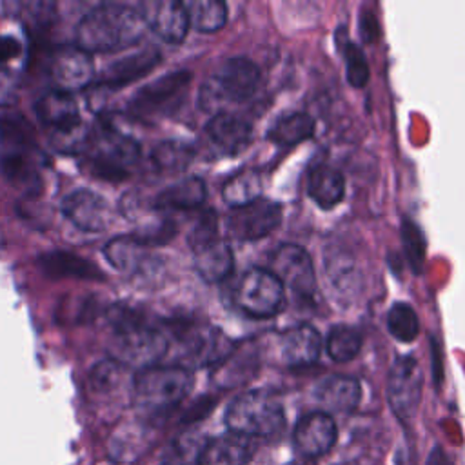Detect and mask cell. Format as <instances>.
Masks as SVG:
<instances>
[{"instance_id": "39", "label": "cell", "mask_w": 465, "mask_h": 465, "mask_svg": "<svg viewBox=\"0 0 465 465\" xmlns=\"http://www.w3.org/2000/svg\"><path fill=\"white\" fill-rule=\"evenodd\" d=\"M329 272H331V280H332L336 289L343 291L349 285L354 287V278L352 276H356V269H354L352 263H349V262L341 263V260H334L329 265Z\"/></svg>"}, {"instance_id": "6", "label": "cell", "mask_w": 465, "mask_h": 465, "mask_svg": "<svg viewBox=\"0 0 465 465\" xmlns=\"http://www.w3.org/2000/svg\"><path fill=\"white\" fill-rule=\"evenodd\" d=\"M87 145L89 154L85 169L105 182H124L129 178V169L140 158V145L134 138L125 136L109 124H102L91 136Z\"/></svg>"}, {"instance_id": "42", "label": "cell", "mask_w": 465, "mask_h": 465, "mask_svg": "<svg viewBox=\"0 0 465 465\" xmlns=\"http://www.w3.org/2000/svg\"><path fill=\"white\" fill-rule=\"evenodd\" d=\"M427 465H452V461H450V458L447 456V452L441 447H434L429 452Z\"/></svg>"}, {"instance_id": "37", "label": "cell", "mask_w": 465, "mask_h": 465, "mask_svg": "<svg viewBox=\"0 0 465 465\" xmlns=\"http://www.w3.org/2000/svg\"><path fill=\"white\" fill-rule=\"evenodd\" d=\"M343 56H345V71H347L349 84L352 87H363L369 80V64L365 60V54L356 44L347 42Z\"/></svg>"}, {"instance_id": "14", "label": "cell", "mask_w": 465, "mask_h": 465, "mask_svg": "<svg viewBox=\"0 0 465 465\" xmlns=\"http://www.w3.org/2000/svg\"><path fill=\"white\" fill-rule=\"evenodd\" d=\"M49 73L54 89L73 94L74 91H80L93 82L94 64L89 53L71 44L62 45L53 53Z\"/></svg>"}, {"instance_id": "34", "label": "cell", "mask_w": 465, "mask_h": 465, "mask_svg": "<svg viewBox=\"0 0 465 465\" xmlns=\"http://www.w3.org/2000/svg\"><path fill=\"white\" fill-rule=\"evenodd\" d=\"M207 438L198 430L182 432L169 447L163 465H200Z\"/></svg>"}, {"instance_id": "7", "label": "cell", "mask_w": 465, "mask_h": 465, "mask_svg": "<svg viewBox=\"0 0 465 465\" xmlns=\"http://www.w3.org/2000/svg\"><path fill=\"white\" fill-rule=\"evenodd\" d=\"M187 242L194 256V267L205 282H222L231 274L234 265L232 251L220 234L214 211H207L198 218Z\"/></svg>"}, {"instance_id": "38", "label": "cell", "mask_w": 465, "mask_h": 465, "mask_svg": "<svg viewBox=\"0 0 465 465\" xmlns=\"http://www.w3.org/2000/svg\"><path fill=\"white\" fill-rule=\"evenodd\" d=\"M401 234H403L405 252H407L412 267L420 269V265L423 263V256H425V240L421 236V231L414 223L405 222Z\"/></svg>"}, {"instance_id": "35", "label": "cell", "mask_w": 465, "mask_h": 465, "mask_svg": "<svg viewBox=\"0 0 465 465\" xmlns=\"http://www.w3.org/2000/svg\"><path fill=\"white\" fill-rule=\"evenodd\" d=\"M325 349L334 361H351L361 349V334L351 325H336L327 334Z\"/></svg>"}, {"instance_id": "5", "label": "cell", "mask_w": 465, "mask_h": 465, "mask_svg": "<svg viewBox=\"0 0 465 465\" xmlns=\"http://www.w3.org/2000/svg\"><path fill=\"white\" fill-rule=\"evenodd\" d=\"M231 432L245 438H271L285 425L282 401L267 391H247L238 394L225 411Z\"/></svg>"}, {"instance_id": "25", "label": "cell", "mask_w": 465, "mask_h": 465, "mask_svg": "<svg viewBox=\"0 0 465 465\" xmlns=\"http://www.w3.org/2000/svg\"><path fill=\"white\" fill-rule=\"evenodd\" d=\"M314 398L322 405L323 412H352L361 398V385L351 376H329L323 378L316 389Z\"/></svg>"}, {"instance_id": "24", "label": "cell", "mask_w": 465, "mask_h": 465, "mask_svg": "<svg viewBox=\"0 0 465 465\" xmlns=\"http://www.w3.org/2000/svg\"><path fill=\"white\" fill-rule=\"evenodd\" d=\"M254 452V440L229 430L227 434L207 440L200 465H247Z\"/></svg>"}, {"instance_id": "32", "label": "cell", "mask_w": 465, "mask_h": 465, "mask_svg": "<svg viewBox=\"0 0 465 465\" xmlns=\"http://www.w3.org/2000/svg\"><path fill=\"white\" fill-rule=\"evenodd\" d=\"M223 200L232 207L247 205L262 196V178L254 171H242L231 176L222 187Z\"/></svg>"}, {"instance_id": "1", "label": "cell", "mask_w": 465, "mask_h": 465, "mask_svg": "<svg viewBox=\"0 0 465 465\" xmlns=\"http://www.w3.org/2000/svg\"><path fill=\"white\" fill-rule=\"evenodd\" d=\"M109 358L127 369H147L158 365L169 349L165 329L156 325L147 314L131 305H113L107 309Z\"/></svg>"}, {"instance_id": "20", "label": "cell", "mask_w": 465, "mask_h": 465, "mask_svg": "<svg viewBox=\"0 0 465 465\" xmlns=\"http://www.w3.org/2000/svg\"><path fill=\"white\" fill-rule=\"evenodd\" d=\"M35 145H4L0 154V171L4 178L27 194H36L42 187L38 167L31 154Z\"/></svg>"}, {"instance_id": "8", "label": "cell", "mask_w": 465, "mask_h": 465, "mask_svg": "<svg viewBox=\"0 0 465 465\" xmlns=\"http://www.w3.org/2000/svg\"><path fill=\"white\" fill-rule=\"evenodd\" d=\"M260 84V69L245 56L225 60L220 69L202 84L200 105L205 111H216L222 102H242L254 94Z\"/></svg>"}, {"instance_id": "43", "label": "cell", "mask_w": 465, "mask_h": 465, "mask_svg": "<svg viewBox=\"0 0 465 465\" xmlns=\"http://www.w3.org/2000/svg\"><path fill=\"white\" fill-rule=\"evenodd\" d=\"M289 465H298V463H289Z\"/></svg>"}, {"instance_id": "40", "label": "cell", "mask_w": 465, "mask_h": 465, "mask_svg": "<svg viewBox=\"0 0 465 465\" xmlns=\"http://www.w3.org/2000/svg\"><path fill=\"white\" fill-rule=\"evenodd\" d=\"M18 96V87H16V78L15 74L0 65V105H11L16 102Z\"/></svg>"}, {"instance_id": "12", "label": "cell", "mask_w": 465, "mask_h": 465, "mask_svg": "<svg viewBox=\"0 0 465 465\" xmlns=\"http://www.w3.org/2000/svg\"><path fill=\"white\" fill-rule=\"evenodd\" d=\"M269 271L280 280L283 289L311 300L316 294V276L309 252L294 243H283L269 258Z\"/></svg>"}, {"instance_id": "9", "label": "cell", "mask_w": 465, "mask_h": 465, "mask_svg": "<svg viewBox=\"0 0 465 465\" xmlns=\"http://www.w3.org/2000/svg\"><path fill=\"white\" fill-rule=\"evenodd\" d=\"M236 307L251 318H271L283 309L285 292L280 280L269 269H249L234 289Z\"/></svg>"}, {"instance_id": "21", "label": "cell", "mask_w": 465, "mask_h": 465, "mask_svg": "<svg viewBox=\"0 0 465 465\" xmlns=\"http://www.w3.org/2000/svg\"><path fill=\"white\" fill-rule=\"evenodd\" d=\"M191 73L185 69L165 73L153 82L140 87L131 98V105L136 111H154L171 100H176L189 85Z\"/></svg>"}, {"instance_id": "3", "label": "cell", "mask_w": 465, "mask_h": 465, "mask_svg": "<svg viewBox=\"0 0 465 465\" xmlns=\"http://www.w3.org/2000/svg\"><path fill=\"white\" fill-rule=\"evenodd\" d=\"M191 389V371L171 363H158L134 372L131 401L145 414H160L176 407Z\"/></svg>"}, {"instance_id": "18", "label": "cell", "mask_w": 465, "mask_h": 465, "mask_svg": "<svg viewBox=\"0 0 465 465\" xmlns=\"http://www.w3.org/2000/svg\"><path fill=\"white\" fill-rule=\"evenodd\" d=\"M142 11L151 27L162 40L169 44H180L191 27L185 2L180 0H158L142 4Z\"/></svg>"}, {"instance_id": "19", "label": "cell", "mask_w": 465, "mask_h": 465, "mask_svg": "<svg viewBox=\"0 0 465 465\" xmlns=\"http://www.w3.org/2000/svg\"><path fill=\"white\" fill-rule=\"evenodd\" d=\"M160 60H162V54L156 47L138 49L131 54H125V56L111 62L102 71L96 84L100 87H107V89L124 87V85L145 76L149 71H153L160 64Z\"/></svg>"}, {"instance_id": "36", "label": "cell", "mask_w": 465, "mask_h": 465, "mask_svg": "<svg viewBox=\"0 0 465 465\" xmlns=\"http://www.w3.org/2000/svg\"><path fill=\"white\" fill-rule=\"evenodd\" d=\"M387 329L400 341H412L420 332V320L407 303H394L387 312Z\"/></svg>"}, {"instance_id": "23", "label": "cell", "mask_w": 465, "mask_h": 465, "mask_svg": "<svg viewBox=\"0 0 465 465\" xmlns=\"http://www.w3.org/2000/svg\"><path fill=\"white\" fill-rule=\"evenodd\" d=\"M320 352L322 336L307 323L287 329L280 338V354L289 367L311 365L318 360Z\"/></svg>"}, {"instance_id": "2", "label": "cell", "mask_w": 465, "mask_h": 465, "mask_svg": "<svg viewBox=\"0 0 465 465\" xmlns=\"http://www.w3.org/2000/svg\"><path fill=\"white\" fill-rule=\"evenodd\" d=\"M142 5L104 2L89 9L74 31V45L82 51L114 53L134 45L145 33Z\"/></svg>"}, {"instance_id": "26", "label": "cell", "mask_w": 465, "mask_h": 465, "mask_svg": "<svg viewBox=\"0 0 465 465\" xmlns=\"http://www.w3.org/2000/svg\"><path fill=\"white\" fill-rule=\"evenodd\" d=\"M104 256L114 269L127 274L147 272L154 260L147 247L140 243L133 234L111 238L104 247Z\"/></svg>"}, {"instance_id": "27", "label": "cell", "mask_w": 465, "mask_h": 465, "mask_svg": "<svg viewBox=\"0 0 465 465\" xmlns=\"http://www.w3.org/2000/svg\"><path fill=\"white\" fill-rule=\"evenodd\" d=\"M40 269L53 278H78V280H104V272L87 258L69 251L54 249L38 256Z\"/></svg>"}, {"instance_id": "44", "label": "cell", "mask_w": 465, "mask_h": 465, "mask_svg": "<svg viewBox=\"0 0 465 465\" xmlns=\"http://www.w3.org/2000/svg\"><path fill=\"white\" fill-rule=\"evenodd\" d=\"M162 465H163V463H162Z\"/></svg>"}, {"instance_id": "16", "label": "cell", "mask_w": 465, "mask_h": 465, "mask_svg": "<svg viewBox=\"0 0 465 465\" xmlns=\"http://www.w3.org/2000/svg\"><path fill=\"white\" fill-rule=\"evenodd\" d=\"M64 216L84 232H102L111 225L113 211L104 196L91 189H76L62 200Z\"/></svg>"}, {"instance_id": "22", "label": "cell", "mask_w": 465, "mask_h": 465, "mask_svg": "<svg viewBox=\"0 0 465 465\" xmlns=\"http://www.w3.org/2000/svg\"><path fill=\"white\" fill-rule=\"evenodd\" d=\"M205 133L211 142L225 154H236L243 151L252 140V125L236 114L218 111L205 125Z\"/></svg>"}, {"instance_id": "31", "label": "cell", "mask_w": 465, "mask_h": 465, "mask_svg": "<svg viewBox=\"0 0 465 465\" xmlns=\"http://www.w3.org/2000/svg\"><path fill=\"white\" fill-rule=\"evenodd\" d=\"M189 24L200 33H214L227 22V5L220 0L185 2Z\"/></svg>"}, {"instance_id": "17", "label": "cell", "mask_w": 465, "mask_h": 465, "mask_svg": "<svg viewBox=\"0 0 465 465\" xmlns=\"http://www.w3.org/2000/svg\"><path fill=\"white\" fill-rule=\"evenodd\" d=\"M338 438L336 421L331 414L318 411L305 414L294 427L292 443L300 456L307 460L320 458L327 454Z\"/></svg>"}, {"instance_id": "4", "label": "cell", "mask_w": 465, "mask_h": 465, "mask_svg": "<svg viewBox=\"0 0 465 465\" xmlns=\"http://www.w3.org/2000/svg\"><path fill=\"white\" fill-rule=\"evenodd\" d=\"M163 329L169 340L167 356L173 354L171 365L191 371L194 367L218 363L231 352V341L216 327L193 322H171Z\"/></svg>"}, {"instance_id": "41", "label": "cell", "mask_w": 465, "mask_h": 465, "mask_svg": "<svg viewBox=\"0 0 465 465\" xmlns=\"http://www.w3.org/2000/svg\"><path fill=\"white\" fill-rule=\"evenodd\" d=\"M20 51H22V45L15 36L0 35V65L5 67V64L18 58Z\"/></svg>"}, {"instance_id": "15", "label": "cell", "mask_w": 465, "mask_h": 465, "mask_svg": "<svg viewBox=\"0 0 465 465\" xmlns=\"http://www.w3.org/2000/svg\"><path fill=\"white\" fill-rule=\"evenodd\" d=\"M133 378L129 376V369L111 358L102 360L93 365L87 376V389L91 398L100 405H116L124 407V396L131 398L133 392Z\"/></svg>"}, {"instance_id": "13", "label": "cell", "mask_w": 465, "mask_h": 465, "mask_svg": "<svg viewBox=\"0 0 465 465\" xmlns=\"http://www.w3.org/2000/svg\"><path fill=\"white\" fill-rule=\"evenodd\" d=\"M282 223V207L267 198H258L236 207L227 216V231L232 238L252 242L265 238Z\"/></svg>"}, {"instance_id": "29", "label": "cell", "mask_w": 465, "mask_h": 465, "mask_svg": "<svg viewBox=\"0 0 465 465\" xmlns=\"http://www.w3.org/2000/svg\"><path fill=\"white\" fill-rule=\"evenodd\" d=\"M307 193L322 209H332L345 194L343 174L334 167L316 165L309 174Z\"/></svg>"}, {"instance_id": "30", "label": "cell", "mask_w": 465, "mask_h": 465, "mask_svg": "<svg viewBox=\"0 0 465 465\" xmlns=\"http://www.w3.org/2000/svg\"><path fill=\"white\" fill-rule=\"evenodd\" d=\"M314 133V120L302 111H292L282 114L272 127L269 129V138L278 145H296L307 138H311Z\"/></svg>"}, {"instance_id": "11", "label": "cell", "mask_w": 465, "mask_h": 465, "mask_svg": "<svg viewBox=\"0 0 465 465\" xmlns=\"http://www.w3.org/2000/svg\"><path fill=\"white\" fill-rule=\"evenodd\" d=\"M423 371L411 354L398 356L387 376V401L403 423H409L421 403Z\"/></svg>"}, {"instance_id": "33", "label": "cell", "mask_w": 465, "mask_h": 465, "mask_svg": "<svg viewBox=\"0 0 465 465\" xmlns=\"http://www.w3.org/2000/svg\"><path fill=\"white\" fill-rule=\"evenodd\" d=\"M193 147L180 140L160 142L151 151V162L160 173H182L193 160Z\"/></svg>"}, {"instance_id": "10", "label": "cell", "mask_w": 465, "mask_h": 465, "mask_svg": "<svg viewBox=\"0 0 465 465\" xmlns=\"http://www.w3.org/2000/svg\"><path fill=\"white\" fill-rule=\"evenodd\" d=\"M40 122L51 129L56 147L64 143H73V151H78V145L87 143V134L84 133L80 109L71 93L51 89L42 94L35 105Z\"/></svg>"}, {"instance_id": "28", "label": "cell", "mask_w": 465, "mask_h": 465, "mask_svg": "<svg viewBox=\"0 0 465 465\" xmlns=\"http://www.w3.org/2000/svg\"><path fill=\"white\" fill-rule=\"evenodd\" d=\"M205 196V183L198 176H187L160 191L153 205L160 211H189L202 205Z\"/></svg>"}]
</instances>
